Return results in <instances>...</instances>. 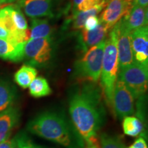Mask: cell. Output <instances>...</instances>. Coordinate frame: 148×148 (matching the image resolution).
I'll use <instances>...</instances> for the list:
<instances>
[{
    "label": "cell",
    "instance_id": "obj_1",
    "mask_svg": "<svg viewBox=\"0 0 148 148\" xmlns=\"http://www.w3.org/2000/svg\"><path fill=\"white\" fill-rule=\"evenodd\" d=\"M69 97L72 123L86 144L97 141V132L105 119L101 94L95 83L85 82Z\"/></svg>",
    "mask_w": 148,
    "mask_h": 148
},
{
    "label": "cell",
    "instance_id": "obj_2",
    "mask_svg": "<svg viewBox=\"0 0 148 148\" xmlns=\"http://www.w3.org/2000/svg\"><path fill=\"white\" fill-rule=\"evenodd\" d=\"M27 129L32 134L66 148L84 147V140L72 122L58 111L47 110L38 114L29 121Z\"/></svg>",
    "mask_w": 148,
    "mask_h": 148
},
{
    "label": "cell",
    "instance_id": "obj_3",
    "mask_svg": "<svg viewBox=\"0 0 148 148\" xmlns=\"http://www.w3.org/2000/svg\"><path fill=\"white\" fill-rule=\"evenodd\" d=\"M119 73V60L116 48V35L112 27L106 38L103 51L102 66L100 75L103 95L109 107L112 108V95Z\"/></svg>",
    "mask_w": 148,
    "mask_h": 148
},
{
    "label": "cell",
    "instance_id": "obj_4",
    "mask_svg": "<svg viewBox=\"0 0 148 148\" xmlns=\"http://www.w3.org/2000/svg\"><path fill=\"white\" fill-rule=\"evenodd\" d=\"M106 40L90 47L75 62L74 75L79 80L97 83L100 78Z\"/></svg>",
    "mask_w": 148,
    "mask_h": 148
},
{
    "label": "cell",
    "instance_id": "obj_5",
    "mask_svg": "<svg viewBox=\"0 0 148 148\" xmlns=\"http://www.w3.org/2000/svg\"><path fill=\"white\" fill-rule=\"evenodd\" d=\"M53 51V38H29L24 45L23 59L28 65L41 67L49 63Z\"/></svg>",
    "mask_w": 148,
    "mask_h": 148
},
{
    "label": "cell",
    "instance_id": "obj_6",
    "mask_svg": "<svg viewBox=\"0 0 148 148\" xmlns=\"http://www.w3.org/2000/svg\"><path fill=\"white\" fill-rule=\"evenodd\" d=\"M117 77L125 84L134 99H138L145 95L147 89L148 65L134 62L119 69Z\"/></svg>",
    "mask_w": 148,
    "mask_h": 148
},
{
    "label": "cell",
    "instance_id": "obj_7",
    "mask_svg": "<svg viewBox=\"0 0 148 148\" xmlns=\"http://www.w3.org/2000/svg\"><path fill=\"white\" fill-rule=\"evenodd\" d=\"M134 99L124 83L116 79L112 95V108L118 118L122 119L134 114Z\"/></svg>",
    "mask_w": 148,
    "mask_h": 148
},
{
    "label": "cell",
    "instance_id": "obj_8",
    "mask_svg": "<svg viewBox=\"0 0 148 148\" xmlns=\"http://www.w3.org/2000/svg\"><path fill=\"white\" fill-rule=\"evenodd\" d=\"M116 35L119 69H121L135 62L131 44L130 31L127 28L123 18L113 27Z\"/></svg>",
    "mask_w": 148,
    "mask_h": 148
},
{
    "label": "cell",
    "instance_id": "obj_9",
    "mask_svg": "<svg viewBox=\"0 0 148 148\" xmlns=\"http://www.w3.org/2000/svg\"><path fill=\"white\" fill-rule=\"evenodd\" d=\"M133 3L126 0H109L99 16V19L108 29H111L122 18L129 14Z\"/></svg>",
    "mask_w": 148,
    "mask_h": 148
},
{
    "label": "cell",
    "instance_id": "obj_10",
    "mask_svg": "<svg viewBox=\"0 0 148 148\" xmlns=\"http://www.w3.org/2000/svg\"><path fill=\"white\" fill-rule=\"evenodd\" d=\"M130 38L135 62L144 65H148L147 25L131 31Z\"/></svg>",
    "mask_w": 148,
    "mask_h": 148
},
{
    "label": "cell",
    "instance_id": "obj_11",
    "mask_svg": "<svg viewBox=\"0 0 148 148\" xmlns=\"http://www.w3.org/2000/svg\"><path fill=\"white\" fill-rule=\"evenodd\" d=\"M109 30L110 29L100 21L97 27L92 30L87 31L84 27L80 29L77 33V43L79 49L86 53L90 47L106 40Z\"/></svg>",
    "mask_w": 148,
    "mask_h": 148
},
{
    "label": "cell",
    "instance_id": "obj_12",
    "mask_svg": "<svg viewBox=\"0 0 148 148\" xmlns=\"http://www.w3.org/2000/svg\"><path fill=\"white\" fill-rule=\"evenodd\" d=\"M18 6L29 18L53 17L54 0H19Z\"/></svg>",
    "mask_w": 148,
    "mask_h": 148
},
{
    "label": "cell",
    "instance_id": "obj_13",
    "mask_svg": "<svg viewBox=\"0 0 148 148\" xmlns=\"http://www.w3.org/2000/svg\"><path fill=\"white\" fill-rule=\"evenodd\" d=\"M19 111L13 106L0 113V143L9 138L12 130L19 121Z\"/></svg>",
    "mask_w": 148,
    "mask_h": 148
},
{
    "label": "cell",
    "instance_id": "obj_14",
    "mask_svg": "<svg viewBox=\"0 0 148 148\" xmlns=\"http://www.w3.org/2000/svg\"><path fill=\"white\" fill-rule=\"evenodd\" d=\"M108 2H102L96 5L95 6L84 11H76L73 10L71 16H69L66 20V27L73 30H79L84 27V22L88 17L91 16H97L99 14L103 9L106 7Z\"/></svg>",
    "mask_w": 148,
    "mask_h": 148
},
{
    "label": "cell",
    "instance_id": "obj_15",
    "mask_svg": "<svg viewBox=\"0 0 148 148\" xmlns=\"http://www.w3.org/2000/svg\"><path fill=\"white\" fill-rule=\"evenodd\" d=\"M25 43H15L0 38V58L12 62H19L23 60Z\"/></svg>",
    "mask_w": 148,
    "mask_h": 148
},
{
    "label": "cell",
    "instance_id": "obj_16",
    "mask_svg": "<svg viewBox=\"0 0 148 148\" xmlns=\"http://www.w3.org/2000/svg\"><path fill=\"white\" fill-rule=\"evenodd\" d=\"M130 31L147 25V8L133 5L127 16L122 18Z\"/></svg>",
    "mask_w": 148,
    "mask_h": 148
},
{
    "label": "cell",
    "instance_id": "obj_17",
    "mask_svg": "<svg viewBox=\"0 0 148 148\" xmlns=\"http://www.w3.org/2000/svg\"><path fill=\"white\" fill-rule=\"evenodd\" d=\"M30 38H53V29L47 18H34L31 20Z\"/></svg>",
    "mask_w": 148,
    "mask_h": 148
},
{
    "label": "cell",
    "instance_id": "obj_18",
    "mask_svg": "<svg viewBox=\"0 0 148 148\" xmlns=\"http://www.w3.org/2000/svg\"><path fill=\"white\" fill-rule=\"evenodd\" d=\"M16 90L8 80L0 79V113L12 106L16 98Z\"/></svg>",
    "mask_w": 148,
    "mask_h": 148
},
{
    "label": "cell",
    "instance_id": "obj_19",
    "mask_svg": "<svg viewBox=\"0 0 148 148\" xmlns=\"http://www.w3.org/2000/svg\"><path fill=\"white\" fill-rule=\"evenodd\" d=\"M37 71L34 66L24 64L14 74V81L23 88L29 87L33 79L36 77Z\"/></svg>",
    "mask_w": 148,
    "mask_h": 148
},
{
    "label": "cell",
    "instance_id": "obj_20",
    "mask_svg": "<svg viewBox=\"0 0 148 148\" xmlns=\"http://www.w3.org/2000/svg\"><path fill=\"white\" fill-rule=\"evenodd\" d=\"M30 95L34 97H41L51 94V90L49 83L45 77H36L29 86Z\"/></svg>",
    "mask_w": 148,
    "mask_h": 148
},
{
    "label": "cell",
    "instance_id": "obj_21",
    "mask_svg": "<svg viewBox=\"0 0 148 148\" xmlns=\"http://www.w3.org/2000/svg\"><path fill=\"white\" fill-rule=\"evenodd\" d=\"M123 132L130 136H136L143 132L144 125L142 121L133 116H127L123 118Z\"/></svg>",
    "mask_w": 148,
    "mask_h": 148
},
{
    "label": "cell",
    "instance_id": "obj_22",
    "mask_svg": "<svg viewBox=\"0 0 148 148\" xmlns=\"http://www.w3.org/2000/svg\"><path fill=\"white\" fill-rule=\"evenodd\" d=\"M10 15L12 18V22H13L16 29L18 30H25L28 29V25L25 16L22 11L21 8L18 5H10Z\"/></svg>",
    "mask_w": 148,
    "mask_h": 148
},
{
    "label": "cell",
    "instance_id": "obj_23",
    "mask_svg": "<svg viewBox=\"0 0 148 148\" xmlns=\"http://www.w3.org/2000/svg\"><path fill=\"white\" fill-rule=\"evenodd\" d=\"M100 148H127L123 140L116 136L102 133L99 136Z\"/></svg>",
    "mask_w": 148,
    "mask_h": 148
},
{
    "label": "cell",
    "instance_id": "obj_24",
    "mask_svg": "<svg viewBox=\"0 0 148 148\" xmlns=\"http://www.w3.org/2000/svg\"><path fill=\"white\" fill-rule=\"evenodd\" d=\"M108 2L109 0H72L73 10L84 11L102 2Z\"/></svg>",
    "mask_w": 148,
    "mask_h": 148
},
{
    "label": "cell",
    "instance_id": "obj_25",
    "mask_svg": "<svg viewBox=\"0 0 148 148\" xmlns=\"http://www.w3.org/2000/svg\"><path fill=\"white\" fill-rule=\"evenodd\" d=\"M16 148H47L34 143L28 136L25 133L21 132L14 138Z\"/></svg>",
    "mask_w": 148,
    "mask_h": 148
},
{
    "label": "cell",
    "instance_id": "obj_26",
    "mask_svg": "<svg viewBox=\"0 0 148 148\" xmlns=\"http://www.w3.org/2000/svg\"><path fill=\"white\" fill-rule=\"evenodd\" d=\"M99 23V19L97 16H91L86 19L84 24V28L87 31L92 30Z\"/></svg>",
    "mask_w": 148,
    "mask_h": 148
},
{
    "label": "cell",
    "instance_id": "obj_27",
    "mask_svg": "<svg viewBox=\"0 0 148 148\" xmlns=\"http://www.w3.org/2000/svg\"><path fill=\"white\" fill-rule=\"evenodd\" d=\"M127 148H147V145L143 137H139Z\"/></svg>",
    "mask_w": 148,
    "mask_h": 148
},
{
    "label": "cell",
    "instance_id": "obj_28",
    "mask_svg": "<svg viewBox=\"0 0 148 148\" xmlns=\"http://www.w3.org/2000/svg\"><path fill=\"white\" fill-rule=\"evenodd\" d=\"M0 148H16L15 142L13 139H8L0 143Z\"/></svg>",
    "mask_w": 148,
    "mask_h": 148
},
{
    "label": "cell",
    "instance_id": "obj_29",
    "mask_svg": "<svg viewBox=\"0 0 148 148\" xmlns=\"http://www.w3.org/2000/svg\"><path fill=\"white\" fill-rule=\"evenodd\" d=\"M9 36H10V32L0 25V38L8 40Z\"/></svg>",
    "mask_w": 148,
    "mask_h": 148
},
{
    "label": "cell",
    "instance_id": "obj_30",
    "mask_svg": "<svg viewBox=\"0 0 148 148\" xmlns=\"http://www.w3.org/2000/svg\"><path fill=\"white\" fill-rule=\"evenodd\" d=\"M148 0H133V5H138L143 8H147Z\"/></svg>",
    "mask_w": 148,
    "mask_h": 148
},
{
    "label": "cell",
    "instance_id": "obj_31",
    "mask_svg": "<svg viewBox=\"0 0 148 148\" xmlns=\"http://www.w3.org/2000/svg\"><path fill=\"white\" fill-rule=\"evenodd\" d=\"M85 148H100L99 145V143H97V140L95 142H93L92 143L86 144V147Z\"/></svg>",
    "mask_w": 148,
    "mask_h": 148
},
{
    "label": "cell",
    "instance_id": "obj_32",
    "mask_svg": "<svg viewBox=\"0 0 148 148\" xmlns=\"http://www.w3.org/2000/svg\"><path fill=\"white\" fill-rule=\"evenodd\" d=\"M16 0H0V4H5V3H10L15 1Z\"/></svg>",
    "mask_w": 148,
    "mask_h": 148
},
{
    "label": "cell",
    "instance_id": "obj_33",
    "mask_svg": "<svg viewBox=\"0 0 148 148\" xmlns=\"http://www.w3.org/2000/svg\"><path fill=\"white\" fill-rule=\"evenodd\" d=\"M126 1H127L130 3H133V0H126Z\"/></svg>",
    "mask_w": 148,
    "mask_h": 148
}]
</instances>
